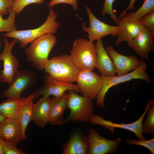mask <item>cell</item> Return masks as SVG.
<instances>
[{
  "instance_id": "cell-14",
  "label": "cell",
  "mask_w": 154,
  "mask_h": 154,
  "mask_svg": "<svg viewBox=\"0 0 154 154\" xmlns=\"http://www.w3.org/2000/svg\"><path fill=\"white\" fill-rule=\"evenodd\" d=\"M154 33L144 27L137 37L127 42V45L141 57V60L151 62L149 54L154 49Z\"/></svg>"
},
{
  "instance_id": "cell-19",
  "label": "cell",
  "mask_w": 154,
  "mask_h": 154,
  "mask_svg": "<svg viewBox=\"0 0 154 154\" xmlns=\"http://www.w3.org/2000/svg\"><path fill=\"white\" fill-rule=\"evenodd\" d=\"M88 144L87 137L81 132L76 131L71 135L64 144L63 154H88Z\"/></svg>"
},
{
  "instance_id": "cell-17",
  "label": "cell",
  "mask_w": 154,
  "mask_h": 154,
  "mask_svg": "<svg viewBox=\"0 0 154 154\" xmlns=\"http://www.w3.org/2000/svg\"><path fill=\"white\" fill-rule=\"evenodd\" d=\"M97 56L95 67L101 76H115L116 73L112 60L104 46L102 39L96 40L95 43Z\"/></svg>"
},
{
  "instance_id": "cell-22",
  "label": "cell",
  "mask_w": 154,
  "mask_h": 154,
  "mask_svg": "<svg viewBox=\"0 0 154 154\" xmlns=\"http://www.w3.org/2000/svg\"><path fill=\"white\" fill-rule=\"evenodd\" d=\"M50 99V96H43L33 106L32 121L42 128L48 122Z\"/></svg>"
},
{
  "instance_id": "cell-29",
  "label": "cell",
  "mask_w": 154,
  "mask_h": 154,
  "mask_svg": "<svg viewBox=\"0 0 154 154\" xmlns=\"http://www.w3.org/2000/svg\"><path fill=\"white\" fill-rule=\"evenodd\" d=\"M115 0H104L101 15L103 16L108 14L111 18L116 23L118 24L120 19L115 14L113 9V5Z\"/></svg>"
},
{
  "instance_id": "cell-33",
  "label": "cell",
  "mask_w": 154,
  "mask_h": 154,
  "mask_svg": "<svg viewBox=\"0 0 154 154\" xmlns=\"http://www.w3.org/2000/svg\"><path fill=\"white\" fill-rule=\"evenodd\" d=\"M13 0H0V15L9 14V9L13 6Z\"/></svg>"
},
{
  "instance_id": "cell-26",
  "label": "cell",
  "mask_w": 154,
  "mask_h": 154,
  "mask_svg": "<svg viewBox=\"0 0 154 154\" xmlns=\"http://www.w3.org/2000/svg\"><path fill=\"white\" fill-rule=\"evenodd\" d=\"M9 15L6 19L0 15V33L2 32H10L17 30L15 24V13L11 8L9 9Z\"/></svg>"
},
{
  "instance_id": "cell-25",
  "label": "cell",
  "mask_w": 154,
  "mask_h": 154,
  "mask_svg": "<svg viewBox=\"0 0 154 154\" xmlns=\"http://www.w3.org/2000/svg\"><path fill=\"white\" fill-rule=\"evenodd\" d=\"M154 12V0H145L143 4L136 11L125 15L134 20H139L141 18Z\"/></svg>"
},
{
  "instance_id": "cell-5",
  "label": "cell",
  "mask_w": 154,
  "mask_h": 154,
  "mask_svg": "<svg viewBox=\"0 0 154 154\" xmlns=\"http://www.w3.org/2000/svg\"><path fill=\"white\" fill-rule=\"evenodd\" d=\"M70 57L80 70L93 71L95 67L97 54L95 45L83 38L75 40L70 52Z\"/></svg>"
},
{
  "instance_id": "cell-34",
  "label": "cell",
  "mask_w": 154,
  "mask_h": 154,
  "mask_svg": "<svg viewBox=\"0 0 154 154\" xmlns=\"http://www.w3.org/2000/svg\"><path fill=\"white\" fill-rule=\"evenodd\" d=\"M136 0H130L129 5L127 8L123 11L119 17V19L126 15L127 11L129 10H133L134 9V4Z\"/></svg>"
},
{
  "instance_id": "cell-1",
  "label": "cell",
  "mask_w": 154,
  "mask_h": 154,
  "mask_svg": "<svg viewBox=\"0 0 154 154\" xmlns=\"http://www.w3.org/2000/svg\"><path fill=\"white\" fill-rule=\"evenodd\" d=\"M44 70L53 79L70 84L76 82L80 70L70 55L66 54L53 57L48 59Z\"/></svg>"
},
{
  "instance_id": "cell-24",
  "label": "cell",
  "mask_w": 154,
  "mask_h": 154,
  "mask_svg": "<svg viewBox=\"0 0 154 154\" xmlns=\"http://www.w3.org/2000/svg\"><path fill=\"white\" fill-rule=\"evenodd\" d=\"M147 117L142 124L143 133L154 134V98L150 100V103L146 113Z\"/></svg>"
},
{
  "instance_id": "cell-21",
  "label": "cell",
  "mask_w": 154,
  "mask_h": 154,
  "mask_svg": "<svg viewBox=\"0 0 154 154\" xmlns=\"http://www.w3.org/2000/svg\"><path fill=\"white\" fill-rule=\"evenodd\" d=\"M0 137L16 145L22 140L21 130L18 120L7 118L0 125Z\"/></svg>"
},
{
  "instance_id": "cell-11",
  "label": "cell",
  "mask_w": 154,
  "mask_h": 154,
  "mask_svg": "<svg viewBox=\"0 0 154 154\" xmlns=\"http://www.w3.org/2000/svg\"><path fill=\"white\" fill-rule=\"evenodd\" d=\"M89 154H110L116 153L122 142L121 138L114 140L106 138L91 128L87 136Z\"/></svg>"
},
{
  "instance_id": "cell-27",
  "label": "cell",
  "mask_w": 154,
  "mask_h": 154,
  "mask_svg": "<svg viewBox=\"0 0 154 154\" xmlns=\"http://www.w3.org/2000/svg\"><path fill=\"white\" fill-rule=\"evenodd\" d=\"M45 0H15L11 8L16 14H20L25 7L31 4H40Z\"/></svg>"
},
{
  "instance_id": "cell-35",
  "label": "cell",
  "mask_w": 154,
  "mask_h": 154,
  "mask_svg": "<svg viewBox=\"0 0 154 154\" xmlns=\"http://www.w3.org/2000/svg\"><path fill=\"white\" fill-rule=\"evenodd\" d=\"M2 139L0 137V154H5L1 143Z\"/></svg>"
},
{
  "instance_id": "cell-8",
  "label": "cell",
  "mask_w": 154,
  "mask_h": 154,
  "mask_svg": "<svg viewBox=\"0 0 154 154\" xmlns=\"http://www.w3.org/2000/svg\"><path fill=\"white\" fill-rule=\"evenodd\" d=\"M84 7L88 16L90 25L88 27L84 23L81 28L83 31L88 33L89 41L93 42L110 35L113 37L117 36L121 29L119 26H112L101 21L96 17L88 6L84 5Z\"/></svg>"
},
{
  "instance_id": "cell-18",
  "label": "cell",
  "mask_w": 154,
  "mask_h": 154,
  "mask_svg": "<svg viewBox=\"0 0 154 154\" xmlns=\"http://www.w3.org/2000/svg\"><path fill=\"white\" fill-rule=\"evenodd\" d=\"M68 94L64 93L50 99L48 122L52 125H60L64 118V114L67 108Z\"/></svg>"
},
{
  "instance_id": "cell-10",
  "label": "cell",
  "mask_w": 154,
  "mask_h": 154,
  "mask_svg": "<svg viewBox=\"0 0 154 154\" xmlns=\"http://www.w3.org/2000/svg\"><path fill=\"white\" fill-rule=\"evenodd\" d=\"M4 49L0 54V61L3 62V69L0 72V82L9 85L18 71L20 63L16 57L12 54L13 48L17 40L14 39L9 42L6 38H3Z\"/></svg>"
},
{
  "instance_id": "cell-7",
  "label": "cell",
  "mask_w": 154,
  "mask_h": 154,
  "mask_svg": "<svg viewBox=\"0 0 154 154\" xmlns=\"http://www.w3.org/2000/svg\"><path fill=\"white\" fill-rule=\"evenodd\" d=\"M38 77L35 71L27 70H18L11 83L3 91L0 97L21 99L22 92L26 89L34 86L37 81Z\"/></svg>"
},
{
  "instance_id": "cell-20",
  "label": "cell",
  "mask_w": 154,
  "mask_h": 154,
  "mask_svg": "<svg viewBox=\"0 0 154 154\" xmlns=\"http://www.w3.org/2000/svg\"><path fill=\"white\" fill-rule=\"evenodd\" d=\"M34 98V96L32 93L26 98L21 99L18 120L21 126L22 139H26V129L30 122L32 121Z\"/></svg>"
},
{
  "instance_id": "cell-32",
  "label": "cell",
  "mask_w": 154,
  "mask_h": 154,
  "mask_svg": "<svg viewBox=\"0 0 154 154\" xmlns=\"http://www.w3.org/2000/svg\"><path fill=\"white\" fill-rule=\"evenodd\" d=\"M60 3H66L71 5L73 9L76 11L78 9L77 0H51L48 3V6L52 7L54 5Z\"/></svg>"
},
{
  "instance_id": "cell-16",
  "label": "cell",
  "mask_w": 154,
  "mask_h": 154,
  "mask_svg": "<svg viewBox=\"0 0 154 154\" xmlns=\"http://www.w3.org/2000/svg\"><path fill=\"white\" fill-rule=\"evenodd\" d=\"M118 24L121 29L117 36V38L115 43L116 46L119 45L122 42H127L134 38L144 27L139 20L131 19L125 15L120 19Z\"/></svg>"
},
{
  "instance_id": "cell-36",
  "label": "cell",
  "mask_w": 154,
  "mask_h": 154,
  "mask_svg": "<svg viewBox=\"0 0 154 154\" xmlns=\"http://www.w3.org/2000/svg\"><path fill=\"white\" fill-rule=\"evenodd\" d=\"M7 118L4 116L0 114V125Z\"/></svg>"
},
{
  "instance_id": "cell-12",
  "label": "cell",
  "mask_w": 154,
  "mask_h": 154,
  "mask_svg": "<svg viewBox=\"0 0 154 154\" xmlns=\"http://www.w3.org/2000/svg\"><path fill=\"white\" fill-rule=\"evenodd\" d=\"M76 82L82 96L92 99L97 98L102 84L101 75L87 70H80Z\"/></svg>"
},
{
  "instance_id": "cell-31",
  "label": "cell",
  "mask_w": 154,
  "mask_h": 154,
  "mask_svg": "<svg viewBox=\"0 0 154 154\" xmlns=\"http://www.w3.org/2000/svg\"><path fill=\"white\" fill-rule=\"evenodd\" d=\"M139 21L143 27L154 33V12L144 16Z\"/></svg>"
},
{
  "instance_id": "cell-2",
  "label": "cell",
  "mask_w": 154,
  "mask_h": 154,
  "mask_svg": "<svg viewBox=\"0 0 154 154\" xmlns=\"http://www.w3.org/2000/svg\"><path fill=\"white\" fill-rule=\"evenodd\" d=\"M57 16V13L53 10L52 7H51L46 21L38 28L26 30H17L7 32L3 36L5 37L16 39L20 42V47L24 48L29 43L44 35L56 33L60 25L59 22L56 21Z\"/></svg>"
},
{
  "instance_id": "cell-30",
  "label": "cell",
  "mask_w": 154,
  "mask_h": 154,
  "mask_svg": "<svg viewBox=\"0 0 154 154\" xmlns=\"http://www.w3.org/2000/svg\"><path fill=\"white\" fill-rule=\"evenodd\" d=\"M1 143L5 154H25L22 150L18 149L15 143L2 139Z\"/></svg>"
},
{
  "instance_id": "cell-9",
  "label": "cell",
  "mask_w": 154,
  "mask_h": 154,
  "mask_svg": "<svg viewBox=\"0 0 154 154\" xmlns=\"http://www.w3.org/2000/svg\"><path fill=\"white\" fill-rule=\"evenodd\" d=\"M150 103L148 101L144 111L140 117L136 121L129 123H117L110 120L104 119L102 116L93 114L89 121L91 124L97 125L107 129L112 133H114L116 128H119L127 130L133 133L139 140L146 139L143 135L142 129V124L146 115Z\"/></svg>"
},
{
  "instance_id": "cell-28",
  "label": "cell",
  "mask_w": 154,
  "mask_h": 154,
  "mask_svg": "<svg viewBox=\"0 0 154 154\" xmlns=\"http://www.w3.org/2000/svg\"><path fill=\"white\" fill-rule=\"evenodd\" d=\"M125 142L128 145L142 146L147 148L152 154H154V138L149 140H137L129 139H127Z\"/></svg>"
},
{
  "instance_id": "cell-38",
  "label": "cell",
  "mask_w": 154,
  "mask_h": 154,
  "mask_svg": "<svg viewBox=\"0 0 154 154\" xmlns=\"http://www.w3.org/2000/svg\"><path fill=\"white\" fill-rule=\"evenodd\" d=\"M14 0V1H15V0Z\"/></svg>"
},
{
  "instance_id": "cell-6",
  "label": "cell",
  "mask_w": 154,
  "mask_h": 154,
  "mask_svg": "<svg viewBox=\"0 0 154 154\" xmlns=\"http://www.w3.org/2000/svg\"><path fill=\"white\" fill-rule=\"evenodd\" d=\"M147 68V63L144 61L137 68L124 75L113 76L101 75L102 84L101 89L96 98L97 105L101 108L104 107L105 98L107 92L111 88L116 85L137 79L142 80L150 83L151 79L146 72Z\"/></svg>"
},
{
  "instance_id": "cell-3",
  "label": "cell",
  "mask_w": 154,
  "mask_h": 154,
  "mask_svg": "<svg viewBox=\"0 0 154 154\" xmlns=\"http://www.w3.org/2000/svg\"><path fill=\"white\" fill-rule=\"evenodd\" d=\"M57 41L56 37L52 34H47L36 39L25 50L27 61L34 68L43 70L49 54Z\"/></svg>"
},
{
  "instance_id": "cell-15",
  "label": "cell",
  "mask_w": 154,
  "mask_h": 154,
  "mask_svg": "<svg viewBox=\"0 0 154 154\" xmlns=\"http://www.w3.org/2000/svg\"><path fill=\"white\" fill-rule=\"evenodd\" d=\"M106 49L114 63L117 76L127 74L136 69L144 61L135 56H126L120 54L111 45L108 46Z\"/></svg>"
},
{
  "instance_id": "cell-37",
  "label": "cell",
  "mask_w": 154,
  "mask_h": 154,
  "mask_svg": "<svg viewBox=\"0 0 154 154\" xmlns=\"http://www.w3.org/2000/svg\"><path fill=\"white\" fill-rule=\"evenodd\" d=\"M2 44V42H1L0 41V50L1 48V47Z\"/></svg>"
},
{
  "instance_id": "cell-4",
  "label": "cell",
  "mask_w": 154,
  "mask_h": 154,
  "mask_svg": "<svg viewBox=\"0 0 154 154\" xmlns=\"http://www.w3.org/2000/svg\"><path fill=\"white\" fill-rule=\"evenodd\" d=\"M68 91L67 108L69 109L70 113L60 125L70 121H89L94 114L92 99L79 95L73 90H69Z\"/></svg>"
},
{
  "instance_id": "cell-23",
  "label": "cell",
  "mask_w": 154,
  "mask_h": 154,
  "mask_svg": "<svg viewBox=\"0 0 154 154\" xmlns=\"http://www.w3.org/2000/svg\"><path fill=\"white\" fill-rule=\"evenodd\" d=\"M21 102V99L7 98L0 103V114L7 118L18 120Z\"/></svg>"
},
{
  "instance_id": "cell-13",
  "label": "cell",
  "mask_w": 154,
  "mask_h": 154,
  "mask_svg": "<svg viewBox=\"0 0 154 154\" xmlns=\"http://www.w3.org/2000/svg\"><path fill=\"white\" fill-rule=\"evenodd\" d=\"M69 90H73L78 94L79 89L77 85L61 82L56 80L47 74L44 77L42 85L34 91V100H36L41 96H58Z\"/></svg>"
}]
</instances>
